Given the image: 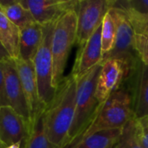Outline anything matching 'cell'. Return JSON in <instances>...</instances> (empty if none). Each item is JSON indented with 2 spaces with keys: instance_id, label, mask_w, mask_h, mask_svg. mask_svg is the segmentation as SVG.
<instances>
[{
  "instance_id": "1",
  "label": "cell",
  "mask_w": 148,
  "mask_h": 148,
  "mask_svg": "<svg viewBox=\"0 0 148 148\" xmlns=\"http://www.w3.org/2000/svg\"><path fill=\"white\" fill-rule=\"evenodd\" d=\"M76 86V79L71 74L65 76L41 118L47 138L58 148L66 147L69 144L75 112Z\"/></svg>"
},
{
  "instance_id": "27",
  "label": "cell",
  "mask_w": 148,
  "mask_h": 148,
  "mask_svg": "<svg viewBox=\"0 0 148 148\" xmlns=\"http://www.w3.org/2000/svg\"><path fill=\"white\" fill-rule=\"evenodd\" d=\"M8 57H10L8 53L6 52V50L4 49V48L3 47V45L0 42V59H5Z\"/></svg>"
},
{
  "instance_id": "14",
  "label": "cell",
  "mask_w": 148,
  "mask_h": 148,
  "mask_svg": "<svg viewBox=\"0 0 148 148\" xmlns=\"http://www.w3.org/2000/svg\"><path fill=\"white\" fill-rule=\"evenodd\" d=\"M42 25L34 22L20 29L19 59L33 62L42 39Z\"/></svg>"
},
{
  "instance_id": "29",
  "label": "cell",
  "mask_w": 148,
  "mask_h": 148,
  "mask_svg": "<svg viewBox=\"0 0 148 148\" xmlns=\"http://www.w3.org/2000/svg\"><path fill=\"white\" fill-rule=\"evenodd\" d=\"M5 147V146L3 145V144H2L1 142H0V148H4Z\"/></svg>"
},
{
  "instance_id": "10",
  "label": "cell",
  "mask_w": 148,
  "mask_h": 148,
  "mask_svg": "<svg viewBox=\"0 0 148 148\" xmlns=\"http://www.w3.org/2000/svg\"><path fill=\"white\" fill-rule=\"evenodd\" d=\"M41 25L56 23L63 14L77 8L78 1L71 0H19Z\"/></svg>"
},
{
  "instance_id": "25",
  "label": "cell",
  "mask_w": 148,
  "mask_h": 148,
  "mask_svg": "<svg viewBox=\"0 0 148 148\" xmlns=\"http://www.w3.org/2000/svg\"><path fill=\"white\" fill-rule=\"evenodd\" d=\"M3 60V59H0V107L10 106L5 92V80H4Z\"/></svg>"
},
{
  "instance_id": "15",
  "label": "cell",
  "mask_w": 148,
  "mask_h": 148,
  "mask_svg": "<svg viewBox=\"0 0 148 148\" xmlns=\"http://www.w3.org/2000/svg\"><path fill=\"white\" fill-rule=\"evenodd\" d=\"M122 129L105 130L75 140L64 148H114Z\"/></svg>"
},
{
  "instance_id": "19",
  "label": "cell",
  "mask_w": 148,
  "mask_h": 148,
  "mask_svg": "<svg viewBox=\"0 0 148 148\" xmlns=\"http://www.w3.org/2000/svg\"><path fill=\"white\" fill-rule=\"evenodd\" d=\"M143 117H148V66L141 62L134 118L138 120Z\"/></svg>"
},
{
  "instance_id": "22",
  "label": "cell",
  "mask_w": 148,
  "mask_h": 148,
  "mask_svg": "<svg viewBox=\"0 0 148 148\" xmlns=\"http://www.w3.org/2000/svg\"><path fill=\"white\" fill-rule=\"evenodd\" d=\"M114 148H143L136 137V120L129 121L122 128L121 134Z\"/></svg>"
},
{
  "instance_id": "5",
  "label": "cell",
  "mask_w": 148,
  "mask_h": 148,
  "mask_svg": "<svg viewBox=\"0 0 148 148\" xmlns=\"http://www.w3.org/2000/svg\"><path fill=\"white\" fill-rule=\"evenodd\" d=\"M55 23L42 25V39L33 60L40 100L46 108L53 100L56 89L53 87V61L51 42Z\"/></svg>"
},
{
  "instance_id": "6",
  "label": "cell",
  "mask_w": 148,
  "mask_h": 148,
  "mask_svg": "<svg viewBox=\"0 0 148 148\" xmlns=\"http://www.w3.org/2000/svg\"><path fill=\"white\" fill-rule=\"evenodd\" d=\"M111 14L116 26L114 46L111 52L102 56V62L107 59L124 60L134 68L136 60L139 59L134 47L135 31L127 13L117 8H110Z\"/></svg>"
},
{
  "instance_id": "13",
  "label": "cell",
  "mask_w": 148,
  "mask_h": 148,
  "mask_svg": "<svg viewBox=\"0 0 148 148\" xmlns=\"http://www.w3.org/2000/svg\"><path fill=\"white\" fill-rule=\"evenodd\" d=\"M102 24V23H101ZM101 25L94 32L87 42L79 49L71 75L79 79L102 61Z\"/></svg>"
},
{
  "instance_id": "23",
  "label": "cell",
  "mask_w": 148,
  "mask_h": 148,
  "mask_svg": "<svg viewBox=\"0 0 148 148\" xmlns=\"http://www.w3.org/2000/svg\"><path fill=\"white\" fill-rule=\"evenodd\" d=\"M134 47L140 61L148 66V33H135Z\"/></svg>"
},
{
  "instance_id": "18",
  "label": "cell",
  "mask_w": 148,
  "mask_h": 148,
  "mask_svg": "<svg viewBox=\"0 0 148 148\" xmlns=\"http://www.w3.org/2000/svg\"><path fill=\"white\" fill-rule=\"evenodd\" d=\"M110 8L124 10L131 22H143L148 18V0L110 1Z\"/></svg>"
},
{
  "instance_id": "7",
  "label": "cell",
  "mask_w": 148,
  "mask_h": 148,
  "mask_svg": "<svg viewBox=\"0 0 148 148\" xmlns=\"http://www.w3.org/2000/svg\"><path fill=\"white\" fill-rule=\"evenodd\" d=\"M110 9V0L78 1L76 44L82 47L94 32L101 25L105 15Z\"/></svg>"
},
{
  "instance_id": "30",
  "label": "cell",
  "mask_w": 148,
  "mask_h": 148,
  "mask_svg": "<svg viewBox=\"0 0 148 148\" xmlns=\"http://www.w3.org/2000/svg\"><path fill=\"white\" fill-rule=\"evenodd\" d=\"M0 10H1V6H0Z\"/></svg>"
},
{
  "instance_id": "17",
  "label": "cell",
  "mask_w": 148,
  "mask_h": 148,
  "mask_svg": "<svg viewBox=\"0 0 148 148\" xmlns=\"http://www.w3.org/2000/svg\"><path fill=\"white\" fill-rule=\"evenodd\" d=\"M1 11L19 29L36 22L30 11L23 7L19 0H0Z\"/></svg>"
},
{
  "instance_id": "20",
  "label": "cell",
  "mask_w": 148,
  "mask_h": 148,
  "mask_svg": "<svg viewBox=\"0 0 148 148\" xmlns=\"http://www.w3.org/2000/svg\"><path fill=\"white\" fill-rule=\"evenodd\" d=\"M116 36V26L115 23L108 11L105 15L101 24V44H102V55L105 56L111 52L114 46Z\"/></svg>"
},
{
  "instance_id": "2",
  "label": "cell",
  "mask_w": 148,
  "mask_h": 148,
  "mask_svg": "<svg viewBox=\"0 0 148 148\" xmlns=\"http://www.w3.org/2000/svg\"><path fill=\"white\" fill-rule=\"evenodd\" d=\"M101 69V63L95 66L84 75L76 79L75 112L69 134L68 146L85 132L100 109L101 104L96 98L95 91Z\"/></svg>"
},
{
  "instance_id": "4",
  "label": "cell",
  "mask_w": 148,
  "mask_h": 148,
  "mask_svg": "<svg viewBox=\"0 0 148 148\" xmlns=\"http://www.w3.org/2000/svg\"><path fill=\"white\" fill-rule=\"evenodd\" d=\"M76 9L63 14L56 23L53 30L51 52L53 61V87L56 89L62 79L71 49L76 43Z\"/></svg>"
},
{
  "instance_id": "12",
  "label": "cell",
  "mask_w": 148,
  "mask_h": 148,
  "mask_svg": "<svg viewBox=\"0 0 148 148\" xmlns=\"http://www.w3.org/2000/svg\"><path fill=\"white\" fill-rule=\"evenodd\" d=\"M3 65L5 80V92L9 105L20 116L25 119L29 125L28 107L25 101V96L23 94L20 77L17 72L16 62L10 57H8L3 60Z\"/></svg>"
},
{
  "instance_id": "24",
  "label": "cell",
  "mask_w": 148,
  "mask_h": 148,
  "mask_svg": "<svg viewBox=\"0 0 148 148\" xmlns=\"http://www.w3.org/2000/svg\"><path fill=\"white\" fill-rule=\"evenodd\" d=\"M136 120V137L143 148H148V117Z\"/></svg>"
},
{
  "instance_id": "3",
  "label": "cell",
  "mask_w": 148,
  "mask_h": 148,
  "mask_svg": "<svg viewBox=\"0 0 148 148\" xmlns=\"http://www.w3.org/2000/svg\"><path fill=\"white\" fill-rule=\"evenodd\" d=\"M134 118V108L130 89L125 85H121L100 106L90 126L78 138L86 137L100 131L122 129Z\"/></svg>"
},
{
  "instance_id": "8",
  "label": "cell",
  "mask_w": 148,
  "mask_h": 148,
  "mask_svg": "<svg viewBox=\"0 0 148 148\" xmlns=\"http://www.w3.org/2000/svg\"><path fill=\"white\" fill-rule=\"evenodd\" d=\"M101 63L95 95L101 105L119 88L134 69L131 64L121 59H107Z\"/></svg>"
},
{
  "instance_id": "28",
  "label": "cell",
  "mask_w": 148,
  "mask_h": 148,
  "mask_svg": "<svg viewBox=\"0 0 148 148\" xmlns=\"http://www.w3.org/2000/svg\"><path fill=\"white\" fill-rule=\"evenodd\" d=\"M23 142H17V143H14V144H11L10 146H7L4 148H23Z\"/></svg>"
},
{
  "instance_id": "26",
  "label": "cell",
  "mask_w": 148,
  "mask_h": 148,
  "mask_svg": "<svg viewBox=\"0 0 148 148\" xmlns=\"http://www.w3.org/2000/svg\"><path fill=\"white\" fill-rule=\"evenodd\" d=\"M131 23L134 29L135 33H148V18L143 22H131Z\"/></svg>"
},
{
  "instance_id": "9",
  "label": "cell",
  "mask_w": 148,
  "mask_h": 148,
  "mask_svg": "<svg viewBox=\"0 0 148 148\" xmlns=\"http://www.w3.org/2000/svg\"><path fill=\"white\" fill-rule=\"evenodd\" d=\"M15 62L28 107L30 129L33 131L45 110L39 97L34 64L33 62L23 61L21 59H16Z\"/></svg>"
},
{
  "instance_id": "21",
  "label": "cell",
  "mask_w": 148,
  "mask_h": 148,
  "mask_svg": "<svg viewBox=\"0 0 148 148\" xmlns=\"http://www.w3.org/2000/svg\"><path fill=\"white\" fill-rule=\"evenodd\" d=\"M23 148H58L54 144H52L49 140L47 138L43 126L42 122V119L37 122L36 127H34L31 134L29 135L27 140H25Z\"/></svg>"
},
{
  "instance_id": "11",
  "label": "cell",
  "mask_w": 148,
  "mask_h": 148,
  "mask_svg": "<svg viewBox=\"0 0 148 148\" xmlns=\"http://www.w3.org/2000/svg\"><path fill=\"white\" fill-rule=\"evenodd\" d=\"M31 134L28 121L11 107H0V142L5 147L23 142Z\"/></svg>"
},
{
  "instance_id": "16",
  "label": "cell",
  "mask_w": 148,
  "mask_h": 148,
  "mask_svg": "<svg viewBox=\"0 0 148 148\" xmlns=\"http://www.w3.org/2000/svg\"><path fill=\"white\" fill-rule=\"evenodd\" d=\"M19 39L20 29L0 10V42L13 60L19 59Z\"/></svg>"
}]
</instances>
